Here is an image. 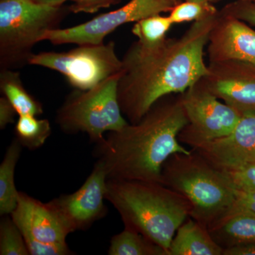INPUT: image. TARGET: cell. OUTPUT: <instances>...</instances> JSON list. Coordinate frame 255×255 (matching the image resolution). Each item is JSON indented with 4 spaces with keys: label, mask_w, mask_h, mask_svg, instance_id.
Wrapping results in <instances>:
<instances>
[{
    "label": "cell",
    "mask_w": 255,
    "mask_h": 255,
    "mask_svg": "<svg viewBox=\"0 0 255 255\" xmlns=\"http://www.w3.org/2000/svg\"><path fill=\"white\" fill-rule=\"evenodd\" d=\"M219 14L195 21L179 38L152 46L134 42L128 48L118 99L128 123H137L157 101L184 93L209 73L204 49Z\"/></svg>",
    "instance_id": "6da1fadb"
},
{
    "label": "cell",
    "mask_w": 255,
    "mask_h": 255,
    "mask_svg": "<svg viewBox=\"0 0 255 255\" xmlns=\"http://www.w3.org/2000/svg\"><path fill=\"white\" fill-rule=\"evenodd\" d=\"M187 124L180 95L166 96L137 123L109 132L97 144L95 155L108 179L161 183L167 159L173 154L191 152L178 140Z\"/></svg>",
    "instance_id": "7a4b0ae2"
},
{
    "label": "cell",
    "mask_w": 255,
    "mask_h": 255,
    "mask_svg": "<svg viewBox=\"0 0 255 255\" xmlns=\"http://www.w3.org/2000/svg\"><path fill=\"white\" fill-rule=\"evenodd\" d=\"M105 197L125 228L140 233L167 255L178 228L190 216L185 198L161 183L108 179Z\"/></svg>",
    "instance_id": "3957f363"
},
{
    "label": "cell",
    "mask_w": 255,
    "mask_h": 255,
    "mask_svg": "<svg viewBox=\"0 0 255 255\" xmlns=\"http://www.w3.org/2000/svg\"><path fill=\"white\" fill-rule=\"evenodd\" d=\"M161 177V184L185 198L190 217L207 228L236 203V189L228 176L193 149L190 154L171 155L163 164Z\"/></svg>",
    "instance_id": "277c9868"
},
{
    "label": "cell",
    "mask_w": 255,
    "mask_h": 255,
    "mask_svg": "<svg viewBox=\"0 0 255 255\" xmlns=\"http://www.w3.org/2000/svg\"><path fill=\"white\" fill-rule=\"evenodd\" d=\"M63 14L60 6L32 0H1V69L14 70L28 64L33 46L46 31L58 28Z\"/></svg>",
    "instance_id": "5b68a950"
},
{
    "label": "cell",
    "mask_w": 255,
    "mask_h": 255,
    "mask_svg": "<svg viewBox=\"0 0 255 255\" xmlns=\"http://www.w3.org/2000/svg\"><path fill=\"white\" fill-rule=\"evenodd\" d=\"M120 74L87 90H75L57 111L56 123L65 133H86L96 144L105 132L118 131L128 124L118 99Z\"/></svg>",
    "instance_id": "8992f818"
},
{
    "label": "cell",
    "mask_w": 255,
    "mask_h": 255,
    "mask_svg": "<svg viewBox=\"0 0 255 255\" xmlns=\"http://www.w3.org/2000/svg\"><path fill=\"white\" fill-rule=\"evenodd\" d=\"M28 64L61 73L76 90H87L122 72L123 63L114 41L78 45L64 52H41L31 55Z\"/></svg>",
    "instance_id": "52a82bcc"
},
{
    "label": "cell",
    "mask_w": 255,
    "mask_h": 255,
    "mask_svg": "<svg viewBox=\"0 0 255 255\" xmlns=\"http://www.w3.org/2000/svg\"><path fill=\"white\" fill-rule=\"evenodd\" d=\"M179 95L188 124L179 132L178 140L191 148L231 133L243 115L221 102L200 80Z\"/></svg>",
    "instance_id": "ba28073f"
},
{
    "label": "cell",
    "mask_w": 255,
    "mask_h": 255,
    "mask_svg": "<svg viewBox=\"0 0 255 255\" xmlns=\"http://www.w3.org/2000/svg\"><path fill=\"white\" fill-rule=\"evenodd\" d=\"M177 3L172 0H130L118 9L99 15L87 22L46 31L42 41L54 45L102 44L110 33L128 23L170 11Z\"/></svg>",
    "instance_id": "9c48e42d"
},
{
    "label": "cell",
    "mask_w": 255,
    "mask_h": 255,
    "mask_svg": "<svg viewBox=\"0 0 255 255\" xmlns=\"http://www.w3.org/2000/svg\"><path fill=\"white\" fill-rule=\"evenodd\" d=\"M108 177L103 163L97 159L82 187L70 194L48 201L70 233L85 231L107 216L105 204Z\"/></svg>",
    "instance_id": "30bf717a"
},
{
    "label": "cell",
    "mask_w": 255,
    "mask_h": 255,
    "mask_svg": "<svg viewBox=\"0 0 255 255\" xmlns=\"http://www.w3.org/2000/svg\"><path fill=\"white\" fill-rule=\"evenodd\" d=\"M200 81L219 100L241 112H255V66L238 60L209 62Z\"/></svg>",
    "instance_id": "8fae6325"
},
{
    "label": "cell",
    "mask_w": 255,
    "mask_h": 255,
    "mask_svg": "<svg viewBox=\"0 0 255 255\" xmlns=\"http://www.w3.org/2000/svg\"><path fill=\"white\" fill-rule=\"evenodd\" d=\"M216 168L235 170L255 162V112L243 114L232 132L195 148Z\"/></svg>",
    "instance_id": "7c38bea8"
},
{
    "label": "cell",
    "mask_w": 255,
    "mask_h": 255,
    "mask_svg": "<svg viewBox=\"0 0 255 255\" xmlns=\"http://www.w3.org/2000/svg\"><path fill=\"white\" fill-rule=\"evenodd\" d=\"M207 46L209 62L238 60L255 66V31L238 18L219 13Z\"/></svg>",
    "instance_id": "4fadbf2b"
},
{
    "label": "cell",
    "mask_w": 255,
    "mask_h": 255,
    "mask_svg": "<svg viewBox=\"0 0 255 255\" xmlns=\"http://www.w3.org/2000/svg\"><path fill=\"white\" fill-rule=\"evenodd\" d=\"M23 237L44 243H66L70 233L48 203L19 192L18 204L11 214Z\"/></svg>",
    "instance_id": "5bb4252c"
},
{
    "label": "cell",
    "mask_w": 255,
    "mask_h": 255,
    "mask_svg": "<svg viewBox=\"0 0 255 255\" xmlns=\"http://www.w3.org/2000/svg\"><path fill=\"white\" fill-rule=\"evenodd\" d=\"M208 230L223 250L255 243V213L235 204L222 219Z\"/></svg>",
    "instance_id": "9a60e30c"
},
{
    "label": "cell",
    "mask_w": 255,
    "mask_h": 255,
    "mask_svg": "<svg viewBox=\"0 0 255 255\" xmlns=\"http://www.w3.org/2000/svg\"><path fill=\"white\" fill-rule=\"evenodd\" d=\"M208 228L189 216L178 228L169 255H223Z\"/></svg>",
    "instance_id": "2e32d148"
},
{
    "label": "cell",
    "mask_w": 255,
    "mask_h": 255,
    "mask_svg": "<svg viewBox=\"0 0 255 255\" xmlns=\"http://www.w3.org/2000/svg\"><path fill=\"white\" fill-rule=\"evenodd\" d=\"M0 90L16 110L18 116L38 117L43 114L41 102L28 93L23 86L18 72L10 69H1Z\"/></svg>",
    "instance_id": "e0dca14e"
},
{
    "label": "cell",
    "mask_w": 255,
    "mask_h": 255,
    "mask_svg": "<svg viewBox=\"0 0 255 255\" xmlns=\"http://www.w3.org/2000/svg\"><path fill=\"white\" fill-rule=\"evenodd\" d=\"M23 146L15 138L8 147L0 164V215H11L18 204L19 192L15 185L16 164Z\"/></svg>",
    "instance_id": "ac0fdd59"
},
{
    "label": "cell",
    "mask_w": 255,
    "mask_h": 255,
    "mask_svg": "<svg viewBox=\"0 0 255 255\" xmlns=\"http://www.w3.org/2000/svg\"><path fill=\"white\" fill-rule=\"evenodd\" d=\"M110 255H167L163 248L140 233L124 228L111 239Z\"/></svg>",
    "instance_id": "d6986e66"
},
{
    "label": "cell",
    "mask_w": 255,
    "mask_h": 255,
    "mask_svg": "<svg viewBox=\"0 0 255 255\" xmlns=\"http://www.w3.org/2000/svg\"><path fill=\"white\" fill-rule=\"evenodd\" d=\"M14 132L16 139L23 147L36 150L48 140L51 134V126L47 119L31 115L18 116Z\"/></svg>",
    "instance_id": "ffe728a7"
},
{
    "label": "cell",
    "mask_w": 255,
    "mask_h": 255,
    "mask_svg": "<svg viewBox=\"0 0 255 255\" xmlns=\"http://www.w3.org/2000/svg\"><path fill=\"white\" fill-rule=\"evenodd\" d=\"M173 23L168 16L152 15L136 21L132 28V33L137 37L140 44L152 46L158 44L166 38L167 32Z\"/></svg>",
    "instance_id": "44dd1931"
},
{
    "label": "cell",
    "mask_w": 255,
    "mask_h": 255,
    "mask_svg": "<svg viewBox=\"0 0 255 255\" xmlns=\"http://www.w3.org/2000/svg\"><path fill=\"white\" fill-rule=\"evenodd\" d=\"M0 255H29L22 233L11 215L1 216L0 221Z\"/></svg>",
    "instance_id": "7402d4cb"
},
{
    "label": "cell",
    "mask_w": 255,
    "mask_h": 255,
    "mask_svg": "<svg viewBox=\"0 0 255 255\" xmlns=\"http://www.w3.org/2000/svg\"><path fill=\"white\" fill-rule=\"evenodd\" d=\"M169 17L173 24L184 22H195L217 14L216 8L209 2L184 0L178 2L169 11Z\"/></svg>",
    "instance_id": "603a6c76"
},
{
    "label": "cell",
    "mask_w": 255,
    "mask_h": 255,
    "mask_svg": "<svg viewBox=\"0 0 255 255\" xmlns=\"http://www.w3.org/2000/svg\"><path fill=\"white\" fill-rule=\"evenodd\" d=\"M223 172L229 178L236 190L255 191V162Z\"/></svg>",
    "instance_id": "cb8c5ba5"
},
{
    "label": "cell",
    "mask_w": 255,
    "mask_h": 255,
    "mask_svg": "<svg viewBox=\"0 0 255 255\" xmlns=\"http://www.w3.org/2000/svg\"><path fill=\"white\" fill-rule=\"evenodd\" d=\"M28 253L31 255H74L67 243H51L36 241L30 237H23Z\"/></svg>",
    "instance_id": "d4e9b609"
},
{
    "label": "cell",
    "mask_w": 255,
    "mask_h": 255,
    "mask_svg": "<svg viewBox=\"0 0 255 255\" xmlns=\"http://www.w3.org/2000/svg\"><path fill=\"white\" fill-rule=\"evenodd\" d=\"M221 13L255 26V3L239 1L226 6Z\"/></svg>",
    "instance_id": "484cf974"
},
{
    "label": "cell",
    "mask_w": 255,
    "mask_h": 255,
    "mask_svg": "<svg viewBox=\"0 0 255 255\" xmlns=\"http://www.w3.org/2000/svg\"><path fill=\"white\" fill-rule=\"evenodd\" d=\"M73 4L70 10L72 12L78 14L80 12H97L102 8H107L115 3L117 0H71Z\"/></svg>",
    "instance_id": "4316f807"
},
{
    "label": "cell",
    "mask_w": 255,
    "mask_h": 255,
    "mask_svg": "<svg viewBox=\"0 0 255 255\" xmlns=\"http://www.w3.org/2000/svg\"><path fill=\"white\" fill-rule=\"evenodd\" d=\"M18 115L9 100L3 96L0 98V128L2 130L9 124L14 122L15 117Z\"/></svg>",
    "instance_id": "83f0119b"
},
{
    "label": "cell",
    "mask_w": 255,
    "mask_h": 255,
    "mask_svg": "<svg viewBox=\"0 0 255 255\" xmlns=\"http://www.w3.org/2000/svg\"><path fill=\"white\" fill-rule=\"evenodd\" d=\"M235 204L255 213V191H240L236 189Z\"/></svg>",
    "instance_id": "f1b7e54d"
},
{
    "label": "cell",
    "mask_w": 255,
    "mask_h": 255,
    "mask_svg": "<svg viewBox=\"0 0 255 255\" xmlns=\"http://www.w3.org/2000/svg\"><path fill=\"white\" fill-rule=\"evenodd\" d=\"M223 255H255V243L226 248L223 250Z\"/></svg>",
    "instance_id": "f546056e"
},
{
    "label": "cell",
    "mask_w": 255,
    "mask_h": 255,
    "mask_svg": "<svg viewBox=\"0 0 255 255\" xmlns=\"http://www.w3.org/2000/svg\"><path fill=\"white\" fill-rule=\"evenodd\" d=\"M32 1L40 4L50 5V6H60L68 0H32Z\"/></svg>",
    "instance_id": "4dcf8cb0"
},
{
    "label": "cell",
    "mask_w": 255,
    "mask_h": 255,
    "mask_svg": "<svg viewBox=\"0 0 255 255\" xmlns=\"http://www.w3.org/2000/svg\"><path fill=\"white\" fill-rule=\"evenodd\" d=\"M174 2L178 3L179 1H184V0H172ZM193 1H203V2L211 3L213 1H217V0H193ZM241 1H249V2L255 3V0H241Z\"/></svg>",
    "instance_id": "1f68e13d"
}]
</instances>
